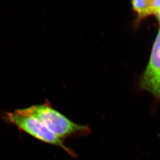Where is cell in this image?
<instances>
[{
  "mask_svg": "<svg viewBox=\"0 0 160 160\" xmlns=\"http://www.w3.org/2000/svg\"><path fill=\"white\" fill-rule=\"evenodd\" d=\"M156 16L157 18L158 21L160 24V9H159V12H158Z\"/></svg>",
  "mask_w": 160,
  "mask_h": 160,
  "instance_id": "obj_5",
  "label": "cell"
},
{
  "mask_svg": "<svg viewBox=\"0 0 160 160\" xmlns=\"http://www.w3.org/2000/svg\"><path fill=\"white\" fill-rule=\"evenodd\" d=\"M141 89L160 100V28L153 45L149 60L139 80Z\"/></svg>",
  "mask_w": 160,
  "mask_h": 160,
  "instance_id": "obj_3",
  "label": "cell"
},
{
  "mask_svg": "<svg viewBox=\"0 0 160 160\" xmlns=\"http://www.w3.org/2000/svg\"><path fill=\"white\" fill-rule=\"evenodd\" d=\"M3 118L5 121L15 126L20 131L41 142L62 148L72 157H77L74 150L65 145L63 139L53 134L38 119L23 113L20 109L5 112Z\"/></svg>",
  "mask_w": 160,
  "mask_h": 160,
  "instance_id": "obj_2",
  "label": "cell"
},
{
  "mask_svg": "<svg viewBox=\"0 0 160 160\" xmlns=\"http://www.w3.org/2000/svg\"><path fill=\"white\" fill-rule=\"evenodd\" d=\"M20 110L23 113L38 119L50 131L62 139L85 137L91 133L88 125L74 122L53 108L47 100L42 104L32 105Z\"/></svg>",
  "mask_w": 160,
  "mask_h": 160,
  "instance_id": "obj_1",
  "label": "cell"
},
{
  "mask_svg": "<svg viewBox=\"0 0 160 160\" xmlns=\"http://www.w3.org/2000/svg\"><path fill=\"white\" fill-rule=\"evenodd\" d=\"M131 4L138 21L150 16L156 15L160 9V0H134Z\"/></svg>",
  "mask_w": 160,
  "mask_h": 160,
  "instance_id": "obj_4",
  "label": "cell"
}]
</instances>
